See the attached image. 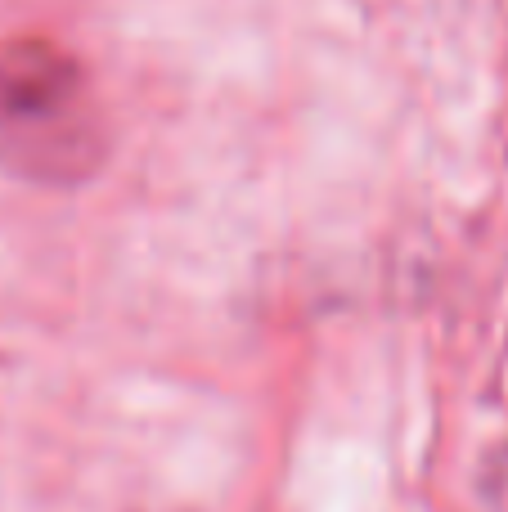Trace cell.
<instances>
[{"instance_id": "obj_1", "label": "cell", "mask_w": 508, "mask_h": 512, "mask_svg": "<svg viewBox=\"0 0 508 512\" xmlns=\"http://www.w3.org/2000/svg\"><path fill=\"white\" fill-rule=\"evenodd\" d=\"M77 95V63L45 41L0 45V131L45 126Z\"/></svg>"}]
</instances>
